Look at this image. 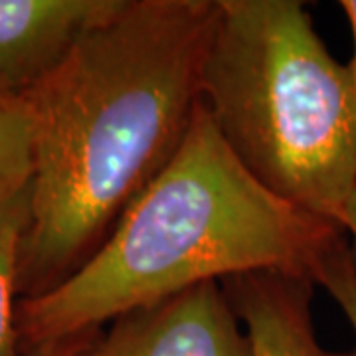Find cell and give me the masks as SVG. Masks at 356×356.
Masks as SVG:
<instances>
[{"instance_id":"obj_1","label":"cell","mask_w":356,"mask_h":356,"mask_svg":"<svg viewBox=\"0 0 356 356\" xmlns=\"http://www.w3.org/2000/svg\"><path fill=\"white\" fill-rule=\"evenodd\" d=\"M218 10V0H123L26 93L34 172L20 299L83 266L178 153Z\"/></svg>"},{"instance_id":"obj_2","label":"cell","mask_w":356,"mask_h":356,"mask_svg":"<svg viewBox=\"0 0 356 356\" xmlns=\"http://www.w3.org/2000/svg\"><path fill=\"white\" fill-rule=\"evenodd\" d=\"M343 238L341 226L264 188L229 153L200 102L178 153L102 248L54 289L18 301L22 353L208 281L277 271L317 283Z\"/></svg>"},{"instance_id":"obj_3","label":"cell","mask_w":356,"mask_h":356,"mask_svg":"<svg viewBox=\"0 0 356 356\" xmlns=\"http://www.w3.org/2000/svg\"><path fill=\"white\" fill-rule=\"evenodd\" d=\"M200 102L271 194L343 228L356 188V77L303 2L218 0Z\"/></svg>"},{"instance_id":"obj_4","label":"cell","mask_w":356,"mask_h":356,"mask_svg":"<svg viewBox=\"0 0 356 356\" xmlns=\"http://www.w3.org/2000/svg\"><path fill=\"white\" fill-rule=\"evenodd\" d=\"M74 356H252V350L222 285L208 281L113 318Z\"/></svg>"},{"instance_id":"obj_5","label":"cell","mask_w":356,"mask_h":356,"mask_svg":"<svg viewBox=\"0 0 356 356\" xmlns=\"http://www.w3.org/2000/svg\"><path fill=\"white\" fill-rule=\"evenodd\" d=\"M123 0H0V93L24 97Z\"/></svg>"},{"instance_id":"obj_6","label":"cell","mask_w":356,"mask_h":356,"mask_svg":"<svg viewBox=\"0 0 356 356\" xmlns=\"http://www.w3.org/2000/svg\"><path fill=\"white\" fill-rule=\"evenodd\" d=\"M240 318L252 356H356L325 348L313 323L315 283L277 273L252 271L220 281Z\"/></svg>"},{"instance_id":"obj_7","label":"cell","mask_w":356,"mask_h":356,"mask_svg":"<svg viewBox=\"0 0 356 356\" xmlns=\"http://www.w3.org/2000/svg\"><path fill=\"white\" fill-rule=\"evenodd\" d=\"M32 220V184L0 200V356H22L16 327L20 301L18 273L26 232Z\"/></svg>"},{"instance_id":"obj_8","label":"cell","mask_w":356,"mask_h":356,"mask_svg":"<svg viewBox=\"0 0 356 356\" xmlns=\"http://www.w3.org/2000/svg\"><path fill=\"white\" fill-rule=\"evenodd\" d=\"M34 172V119L26 97L0 93V200Z\"/></svg>"},{"instance_id":"obj_9","label":"cell","mask_w":356,"mask_h":356,"mask_svg":"<svg viewBox=\"0 0 356 356\" xmlns=\"http://www.w3.org/2000/svg\"><path fill=\"white\" fill-rule=\"evenodd\" d=\"M317 283L323 285L337 301V305L341 307L356 337V269L350 259L346 236L332 248L329 257L325 259V264L318 271Z\"/></svg>"},{"instance_id":"obj_10","label":"cell","mask_w":356,"mask_h":356,"mask_svg":"<svg viewBox=\"0 0 356 356\" xmlns=\"http://www.w3.org/2000/svg\"><path fill=\"white\" fill-rule=\"evenodd\" d=\"M95 331H97V329H95ZM95 331L83 332V334H77V337H72V339H64V341H54V343L40 344V346H34V348L26 350L22 356H74Z\"/></svg>"},{"instance_id":"obj_11","label":"cell","mask_w":356,"mask_h":356,"mask_svg":"<svg viewBox=\"0 0 356 356\" xmlns=\"http://www.w3.org/2000/svg\"><path fill=\"white\" fill-rule=\"evenodd\" d=\"M343 232L344 236L350 238L348 243V252H350V259L355 264L356 269V188L355 192L350 194L348 202H346V208H344V216H343Z\"/></svg>"},{"instance_id":"obj_12","label":"cell","mask_w":356,"mask_h":356,"mask_svg":"<svg viewBox=\"0 0 356 356\" xmlns=\"http://www.w3.org/2000/svg\"><path fill=\"white\" fill-rule=\"evenodd\" d=\"M339 6L343 8L344 16L348 18V24H350V30H353V40H355V56L350 60V67L355 72L356 77V0H341Z\"/></svg>"}]
</instances>
